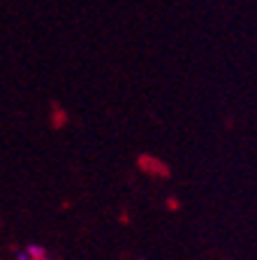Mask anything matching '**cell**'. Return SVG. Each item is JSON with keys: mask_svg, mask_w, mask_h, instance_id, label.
<instances>
[{"mask_svg": "<svg viewBox=\"0 0 257 260\" xmlns=\"http://www.w3.org/2000/svg\"><path fill=\"white\" fill-rule=\"evenodd\" d=\"M26 249H28V253H30V258H32V260H42V258H47V249H44V246H40V244H28Z\"/></svg>", "mask_w": 257, "mask_h": 260, "instance_id": "1", "label": "cell"}, {"mask_svg": "<svg viewBox=\"0 0 257 260\" xmlns=\"http://www.w3.org/2000/svg\"><path fill=\"white\" fill-rule=\"evenodd\" d=\"M16 260H32V258L28 253V249H21V251H16Z\"/></svg>", "mask_w": 257, "mask_h": 260, "instance_id": "2", "label": "cell"}]
</instances>
